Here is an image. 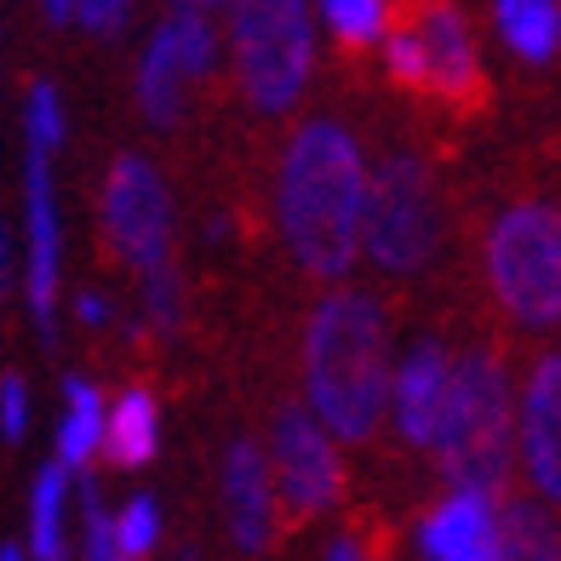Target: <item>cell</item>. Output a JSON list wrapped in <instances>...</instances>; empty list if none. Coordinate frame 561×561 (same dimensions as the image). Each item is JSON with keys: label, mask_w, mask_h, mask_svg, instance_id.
<instances>
[{"label": "cell", "mask_w": 561, "mask_h": 561, "mask_svg": "<svg viewBox=\"0 0 561 561\" xmlns=\"http://www.w3.org/2000/svg\"><path fill=\"white\" fill-rule=\"evenodd\" d=\"M522 453H527V470L539 481V493L561 504V355H545L527 378Z\"/></svg>", "instance_id": "obj_11"}, {"label": "cell", "mask_w": 561, "mask_h": 561, "mask_svg": "<svg viewBox=\"0 0 561 561\" xmlns=\"http://www.w3.org/2000/svg\"><path fill=\"white\" fill-rule=\"evenodd\" d=\"M236 7V64L241 87L259 110H287L310 81V12L304 0H229Z\"/></svg>", "instance_id": "obj_4"}, {"label": "cell", "mask_w": 561, "mask_h": 561, "mask_svg": "<svg viewBox=\"0 0 561 561\" xmlns=\"http://www.w3.org/2000/svg\"><path fill=\"white\" fill-rule=\"evenodd\" d=\"M178 92H184V69H178V58H172L167 30H156V41H149V53H144V69H138L144 115L156 126H172L178 121Z\"/></svg>", "instance_id": "obj_20"}, {"label": "cell", "mask_w": 561, "mask_h": 561, "mask_svg": "<svg viewBox=\"0 0 561 561\" xmlns=\"http://www.w3.org/2000/svg\"><path fill=\"white\" fill-rule=\"evenodd\" d=\"M385 64L401 87H430L453 98V104H470L481 92V75H476V46H470V30L447 0H413L396 30L385 41Z\"/></svg>", "instance_id": "obj_7"}, {"label": "cell", "mask_w": 561, "mask_h": 561, "mask_svg": "<svg viewBox=\"0 0 561 561\" xmlns=\"http://www.w3.org/2000/svg\"><path fill=\"white\" fill-rule=\"evenodd\" d=\"M436 453L442 470L458 488H499L510 470V378L488 350L447 367V396L436 419Z\"/></svg>", "instance_id": "obj_3"}, {"label": "cell", "mask_w": 561, "mask_h": 561, "mask_svg": "<svg viewBox=\"0 0 561 561\" xmlns=\"http://www.w3.org/2000/svg\"><path fill=\"white\" fill-rule=\"evenodd\" d=\"M499 30L522 58L545 64L561 46V7L556 0H499Z\"/></svg>", "instance_id": "obj_17"}, {"label": "cell", "mask_w": 561, "mask_h": 561, "mask_svg": "<svg viewBox=\"0 0 561 561\" xmlns=\"http://www.w3.org/2000/svg\"><path fill=\"white\" fill-rule=\"evenodd\" d=\"M321 12L333 18V30L350 46H367L385 35V0H321Z\"/></svg>", "instance_id": "obj_22"}, {"label": "cell", "mask_w": 561, "mask_h": 561, "mask_svg": "<svg viewBox=\"0 0 561 561\" xmlns=\"http://www.w3.org/2000/svg\"><path fill=\"white\" fill-rule=\"evenodd\" d=\"M144 298H149V316H156V327H161V333H172V327H178V280H172L167 264L144 270Z\"/></svg>", "instance_id": "obj_27"}, {"label": "cell", "mask_w": 561, "mask_h": 561, "mask_svg": "<svg viewBox=\"0 0 561 561\" xmlns=\"http://www.w3.org/2000/svg\"><path fill=\"white\" fill-rule=\"evenodd\" d=\"M81 504H87V561H126L121 545H115V522L104 516V499L87 488Z\"/></svg>", "instance_id": "obj_25"}, {"label": "cell", "mask_w": 561, "mask_h": 561, "mask_svg": "<svg viewBox=\"0 0 561 561\" xmlns=\"http://www.w3.org/2000/svg\"><path fill=\"white\" fill-rule=\"evenodd\" d=\"M64 493H69V470L46 465L30 493V556L35 561H64Z\"/></svg>", "instance_id": "obj_19"}, {"label": "cell", "mask_w": 561, "mask_h": 561, "mask_svg": "<svg viewBox=\"0 0 561 561\" xmlns=\"http://www.w3.org/2000/svg\"><path fill=\"white\" fill-rule=\"evenodd\" d=\"M362 241L385 270L413 275L442 241V195L436 178L424 172L413 156H390L367 184V207H362Z\"/></svg>", "instance_id": "obj_6"}, {"label": "cell", "mask_w": 561, "mask_h": 561, "mask_svg": "<svg viewBox=\"0 0 561 561\" xmlns=\"http://www.w3.org/2000/svg\"><path fill=\"white\" fill-rule=\"evenodd\" d=\"M104 224L110 241L121 247L126 264L156 270L167 264V241H172V201L161 172L149 167L144 156H121L110 184H104Z\"/></svg>", "instance_id": "obj_8"}, {"label": "cell", "mask_w": 561, "mask_h": 561, "mask_svg": "<svg viewBox=\"0 0 561 561\" xmlns=\"http://www.w3.org/2000/svg\"><path fill=\"white\" fill-rule=\"evenodd\" d=\"M178 561H195V550H178Z\"/></svg>", "instance_id": "obj_34"}, {"label": "cell", "mask_w": 561, "mask_h": 561, "mask_svg": "<svg viewBox=\"0 0 561 561\" xmlns=\"http://www.w3.org/2000/svg\"><path fill=\"white\" fill-rule=\"evenodd\" d=\"M0 561H30V556H23L18 545H0Z\"/></svg>", "instance_id": "obj_32"}, {"label": "cell", "mask_w": 561, "mask_h": 561, "mask_svg": "<svg viewBox=\"0 0 561 561\" xmlns=\"http://www.w3.org/2000/svg\"><path fill=\"white\" fill-rule=\"evenodd\" d=\"M98 442H104V396L87 378H69L64 385V424H58V465L81 470L98 453Z\"/></svg>", "instance_id": "obj_16"}, {"label": "cell", "mask_w": 561, "mask_h": 561, "mask_svg": "<svg viewBox=\"0 0 561 561\" xmlns=\"http://www.w3.org/2000/svg\"><path fill=\"white\" fill-rule=\"evenodd\" d=\"M493 561H561V533L539 504H510L499 516V556Z\"/></svg>", "instance_id": "obj_18"}, {"label": "cell", "mask_w": 561, "mask_h": 561, "mask_svg": "<svg viewBox=\"0 0 561 561\" xmlns=\"http://www.w3.org/2000/svg\"><path fill=\"white\" fill-rule=\"evenodd\" d=\"M327 561H362V550H355L350 539H339L333 550H327Z\"/></svg>", "instance_id": "obj_29"}, {"label": "cell", "mask_w": 561, "mask_h": 561, "mask_svg": "<svg viewBox=\"0 0 561 561\" xmlns=\"http://www.w3.org/2000/svg\"><path fill=\"white\" fill-rule=\"evenodd\" d=\"M156 539H161V510H156V499H133V504H126V516L115 522L121 556H126V561H144L149 550H156Z\"/></svg>", "instance_id": "obj_23"}, {"label": "cell", "mask_w": 561, "mask_h": 561, "mask_svg": "<svg viewBox=\"0 0 561 561\" xmlns=\"http://www.w3.org/2000/svg\"><path fill=\"white\" fill-rule=\"evenodd\" d=\"M430 561H493L499 556V510L488 488H458L436 516L424 522Z\"/></svg>", "instance_id": "obj_12"}, {"label": "cell", "mask_w": 561, "mask_h": 561, "mask_svg": "<svg viewBox=\"0 0 561 561\" xmlns=\"http://www.w3.org/2000/svg\"><path fill=\"white\" fill-rule=\"evenodd\" d=\"M161 30L172 41V58H178V69H184V81H190V75H207V64H213V30H207V18L195 12V0H190V7H178Z\"/></svg>", "instance_id": "obj_21"}, {"label": "cell", "mask_w": 561, "mask_h": 561, "mask_svg": "<svg viewBox=\"0 0 561 561\" xmlns=\"http://www.w3.org/2000/svg\"><path fill=\"white\" fill-rule=\"evenodd\" d=\"M69 7H75V0H46V18H53V23H69Z\"/></svg>", "instance_id": "obj_31"}, {"label": "cell", "mask_w": 561, "mask_h": 561, "mask_svg": "<svg viewBox=\"0 0 561 561\" xmlns=\"http://www.w3.org/2000/svg\"><path fill=\"white\" fill-rule=\"evenodd\" d=\"M488 270L510 316L527 327H556L561 321V213L510 207L493 229Z\"/></svg>", "instance_id": "obj_5"}, {"label": "cell", "mask_w": 561, "mask_h": 561, "mask_svg": "<svg viewBox=\"0 0 561 561\" xmlns=\"http://www.w3.org/2000/svg\"><path fill=\"white\" fill-rule=\"evenodd\" d=\"M104 316H110V310H104V304H98V298L87 293V298H81V321H104Z\"/></svg>", "instance_id": "obj_30"}, {"label": "cell", "mask_w": 561, "mask_h": 561, "mask_svg": "<svg viewBox=\"0 0 561 561\" xmlns=\"http://www.w3.org/2000/svg\"><path fill=\"white\" fill-rule=\"evenodd\" d=\"M385 316L362 293H333L310 321V350H304V373H310V401L316 419L333 424V436L367 442L378 413L390 396V367H385Z\"/></svg>", "instance_id": "obj_2"}, {"label": "cell", "mask_w": 561, "mask_h": 561, "mask_svg": "<svg viewBox=\"0 0 561 561\" xmlns=\"http://www.w3.org/2000/svg\"><path fill=\"white\" fill-rule=\"evenodd\" d=\"M275 470H280V493L298 522L321 516L327 504L339 499V458L327 442L321 419H310L304 407H287L275 419Z\"/></svg>", "instance_id": "obj_9"}, {"label": "cell", "mask_w": 561, "mask_h": 561, "mask_svg": "<svg viewBox=\"0 0 561 561\" xmlns=\"http://www.w3.org/2000/svg\"><path fill=\"white\" fill-rule=\"evenodd\" d=\"M362 207H367L362 149L344 126L310 121L280 161V229H287L293 259L327 280L344 275L362 252Z\"/></svg>", "instance_id": "obj_1"}, {"label": "cell", "mask_w": 561, "mask_h": 561, "mask_svg": "<svg viewBox=\"0 0 561 561\" xmlns=\"http://www.w3.org/2000/svg\"><path fill=\"white\" fill-rule=\"evenodd\" d=\"M224 499H229V527H236V545L241 550H264L270 545V465L264 453L241 442L229 453V470H224Z\"/></svg>", "instance_id": "obj_13"}, {"label": "cell", "mask_w": 561, "mask_h": 561, "mask_svg": "<svg viewBox=\"0 0 561 561\" xmlns=\"http://www.w3.org/2000/svg\"><path fill=\"white\" fill-rule=\"evenodd\" d=\"M442 396H447V362H442V350L419 344L413 355H407L401 378H396V419L407 430V442H430V436H436Z\"/></svg>", "instance_id": "obj_14"}, {"label": "cell", "mask_w": 561, "mask_h": 561, "mask_svg": "<svg viewBox=\"0 0 561 561\" xmlns=\"http://www.w3.org/2000/svg\"><path fill=\"white\" fill-rule=\"evenodd\" d=\"M23 430H30V385L18 373H7L0 378V436L23 442Z\"/></svg>", "instance_id": "obj_26"}, {"label": "cell", "mask_w": 561, "mask_h": 561, "mask_svg": "<svg viewBox=\"0 0 561 561\" xmlns=\"http://www.w3.org/2000/svg\"><path fill=\"white\" fill-rule=\"evenodd\" d=\"M23 133H30V144L41 149H58L64 144V104H58V87H35L30 92V110H23Z\"/></svg>", "instance_id": "obj_24"}, {"label": "cell", "mask_w": 561, "mask_h": 561, "mask_svg": "<svg viewBox=\"0 0 561 561\" xmlns=\"http://www.w3.org/2000/svg\"><path fill=\"white\" fill-rule=\"evenodd\" d=\"M156 442H161V430H156V401H149L144 390H126L110 413H104V447L110 453V465L121 470H138L156 458Z\"/></svg>", "instance_id": "obj_15"}, {"label": "cell", "mask_w": 561, "mask_h": 561, "mask_svg": "<svg viewBox=\"0 0 561 561\" xmlns=\"http://www.w3.org/2000/svg\"><path fill=\"white\" fill-rule=\"evenodd\" d=\"M23 218H30V310L35 327L53 333L58 304V213H53V149H23Z\"/></svg>", "instance_id": "obj_10"}, {"label": "cell", "mask_w": 561, "mask_h": 561, "mask_svg": "<svg viewBox=\"0 0 561 561\" xmlns=\"http://www.w3.org/2000/svg\"><path fill=\"white\" fill-rule=\"evenodd\" d=\"M195 7H213V0H195Z\"/></svg>", "instance_id": "obj_35"}, {"label": "cell", "mask_w": 561, "mask_h": 561, "mask_svg": "<svg viewBox=\"0 0 561 561\" xmlns=\"http://www.w3.org/2000/svg\"><path fill=\"white\" fill-rule=\"evenodd\" d=\"M7 264H12V252H7V241H0V275H7Z\"/></svg>", "instance_id": "obj_33"}, {"label": "cell", "mask_w": 561, "mask_h": 561, "mask_svg": "<svg viewBox=\"0 0 561 561\" xmlns=\"http://www.w3.org/2000/svg\"><path fill=\"white\" fill-rule=\"evenodd\" d=\"M126 7H133V0H75L69 23H81V30H92V35H115L126 23Z\"/></svg>", "instance_id": "obj_28"}]
</instances>
